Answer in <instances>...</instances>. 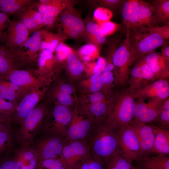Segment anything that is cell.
<instances>
[{
	"label": "cell",
	"instance_id": "6da1fadb",
	"mask_svg": "<svg viewBox=\"0 0 169 169\" xmlns=\"http://www.w3.org/2000/svg\"><path fill=\"white\" fill-rule=\"evenodd\" d=\"M87 145L90 155L107 164L119 150L117 130L110 125L105 119L94 121L83 141Z\"/></svg>",
	"mask_w": 169,
	"mask_h": 169
},
{
	"label": "cell",
	"instance_id": "7a4b0ae2",
	"mask_svg": "<svg viewBox=\"0 0 169 169\" xmlns=\"http://www.w3.org/2000/svg\"><path fill=\"white\" fill-rule=\"evenodd\" d=\"M137 59L155 51L168 41L169 24L151 27H138L126 30Z\"/></svg>",
	"mask_w": 169,
	"mask_h": 169
},
{
	"label": "cell",
	"instance_id": "3957f363",
	"mask_svg": "<svg viewBox=\"0 0 169 169\" xmlns=\"http://www.w3.org/2000/svg\"><path fill=\"white\" fill-rule=\"evenodd\" d=\"M135 105V99L127 89L115 93L106 121L117 130L128 125L133 119Z\"/></svg>",
	"mask_w": 169,
	"mask_h": 169
},
{
	"label": "cell",
	"instance_id": "277c9868",
	"mask_svg": "<svg viewBox=\"0 0 169 169\" xmlns=\"http://www.w3.org/2000/svg\"><path fill=\"white\" fill-rule=\"evenodd\" d=\"M66 138L39 129L28 146L42 162L46 159L61 157Z\"/></svg>",
	"mask_w": 169,
	"mask_h": 169
},
{
	"label": "cell",
	"instance_id": "5b68a950",
	"mask_svg": "<svg viewBox=\"0 0 169 169\" xmlns=\"http://www.w3.org/2000/svg\"><path fill=\"white\" fill-rule=\"evenodd\" d=\"M43 104L37 105L23 120L15 135V140L22 146H29L40 129L48 112Z\"/></svg>",
	"mask_w": 169,
	"mask_h": 169
},
{
	"label": "cell",
	"instance_id": "8992f818",
	"mask_svg": "<svg viewBox=\"0 0 169 169\" xmlns=\"http://www.w3.org/2000/svg\"><path fill=\"white\" fill-rule=\"evenodd\" d=\"M136 56L131 43L126 38L115 50L112 57L114 67L115 82L120 85L125 84L129 80L131 68Z\"/></svg>",
	"mask_w": 169,
	"mask_h": 169
},
{
	"label": "cell",
	"instance_id": "52a82bcc",
	"mask_svg": "<svg viewBox=\"0 0 169 169\" xmlns=\"http://www.w3.org/2000/svg\"><path fill=\"white\" fill-rule=\"evenodd\" d=\"M55 102L52 111L50 113L48 111L40 129L66 139L72 111L69 107Z\"/></svg>",
	"mask_w": 169,
	"mask_h": 169
},
{
	"label": "cell",
	"instance_id": "ba28073f",
	"mask_svg": "<svg viewBox=\"0 0 169 169\" xmlns=\"http://www.w3.org/2000/svg\"><path fill=\"white\" fill-rule=\"evenodd\" d=\"M117 134L119 152L126 161L132 163L142 157L138 137L130 124L118 129Z\"/></svg>",
	"mask_w": 169,
	"mask_h": 169
},
{
	"label": "cell",
	"instance_id": "9c48e42d",
	"mask_svg": "<svg viewBox=\"0 0 169 169\" xmlns=\"http://www.w3.org/2000/svg\"><path fill=\"white\" fill-rule=\"evenodd\" d=\"M94 120L81 108L72 111V116L68 127L66 139L68 141H83L89 134Z\"/></svg>",
	"mask_w": 169,
	"mask_h": 169
},
{
	"label": "cell",
	"instance_id": "30bf717a",
	"mask_svg": "<svg viewBox=\"0 0 169 169\" xmlns=\"http://www.w3.org/2000/svg\"><path fill=\"white\" fill-rule=\"evenodd\" d=\"M40 88L30 90L21 98L18 102L15 110L10 120V124H21L28 113L34 108L44 96L47 88Z\"/></svg>",
	"mask_w": 169,
	"mask_h": 169
},
{
	"label": "cell",
	"instance_id": "8fae6325",
	"mask_svg": "<svg viewBox=\"0 0 169 169\" xmlns=\"http://www.w3.org/2000/svg\"><path fill=\"white\" fill-rule=\"evenodd\" d=\"M90 154L88 147L83 141H68L63 149L61 157L67 169H79Z\"/></svg>",
	"mask_w": 169,
	"mask_h": 169
},
{
	"label": "cell",
	"instance_id": "7c38bea8",
	"mask_svg": "<svg viewBox=\"0 0 169 169\" xmlns=\"http://www.w3.org/2000/svg\"><path fill=\"white\" fill-rule=\"evenodd\" d=\"M51 73L43 76L36 77L29 70L23 69L13 70L2 79L12 82L27 91L44 87L49 80Z\"/></svg>",
	"mask_w": 169,
	"mask_h": 169
},
{
	"label": "cell",
	"instance_id": "4fadbf2b",
	"mask_svg": "<svg viewBox=\"0 0 169 169\" xmlns=\"http://www.w3.org/2000/svg\"><path fill=\"white\" fill-rule=\"evenodd\" d=\"M165 100L155 98L147 103L140 99L135 101L132 120L145 124L153 122L161 112Z\"/></svg>",
	"mask_w": 169,
	"mask_h": 169
},
{
	"label": "cell",
	"instance_id": "5bb4252c",
	"mask_svg": "<svg viewBox=\"0 0 169 169\" xmlns=\"http://www.w3.org/2000/svg\"><path fill=\"white\" fill-rule=\"evenodd\" d=\"M29 63L27 58L19 49L14 50L0 47V79Z\"/></svg>",
	"mask_w": 169,
	"mask_h": 169
},
{
	"label": "cell",
	"instance_id": "9a60e30c",
	"mask_svg": "<svg viewBox=\"0 0 169 169\" xmlns=\"http://www.w3.org/2000/svg\"><path fill=\"white\" fill-rule=\"evenodd\" d=\"M131 93L133 97L143 100L158 98L165 100L169 96V82L167 79H158Z\"/></svg>",
	"mask_w": 169,
	"mask_h": 169
},
{
	"label": "cell",
	"instance_id": "2e32d148",
	"mask_svg": "<svg viewBox=\"0 0 169 169\" xmlns=\"http://www.w3.org/2000/svg\"><path fill=\"white\" fill-rule=\"evenodd\" d=\"M148 124V123H147ZM148 124L132 120L130 124L138 137L141 149L142 156H149L153 153L155 136L152 122Z\"/></svg>",
	"mask_w": 169,
	"mask_h": 169
},
{
	"label": "cell",
	"instance_id": "e0dca14e",
	"mask_svg": "<svg viewBox=\"0 0 169 169\" xmlns=\"http://www.w3.org/2000/svg\"><path fill=\"white\" fill-rule=\"evenodd\" d=\"M8 21L6 47L16 50L21 47L29 38L30 33L21 20H9Z\"/></svg>",
	"mask_w": 169,
	"mask_h": 169
},
{
	"label": "cell",
	"instance_id": "ac0fdd59",
	"mask_svg": "<svg viewBox=\"0 0 169 169\" xmlns=\"http://www.w3.org/2000/svg\"><path fill=\"white\" fill-rule=\"evenodd\" d=\"M160 23L152 13L148 3L141 0L126 30L135 27L160 26Z\"/></svg>",
	"mask_w": 169,
	"mask_h": 169
},
{
	"label": "cell",
	"instance_id": "d6986e66",
	"mask_svg": "<svg viewBox=\"0 0 169 169\" xmlns=\"http://www.w3.org/2000/svg\"><path fill=\"white\" fill-rule=\"evenodd\" d=\"M142 57L158 79L169 78V64L166 62L160 53L154 51Z\"/></svg>",
	"mask_w": 169,
	"mask_h": 169
},
{
	"label": "cell",
	"instance_id": "ffe728a7",
	"mask_svg": "<svg viewBox=\"0 0 169 169\" xmlns=\"http://www.w3.org/2000/svg\"><path fill=\"white\" fill-rule=\"evenodd\" d=\"M60 17L63 31L69 30L79 35L85 32V26L82 19L75 12L71 5L65 9Z\"/></svg>",
	"mask_w": 169,
	"mask_h": 169
},
{
	"label": "cell",
	"instance_id": "44dd1931",
	"mask_svg": "<svg viewBox=\"0 0 169 169\" xmlns=\"http://www.w3.org/2000/svg\"><path fill=\"white\" fill-rule=\"evenodd\" d=\"M113 95L110 98L102 101L82 106L81 108L94 120H101L105 119L111 110Z\"/></svg>",
	"mask_w": 169,
	"mask_h": 169
},
{
	"label": "cell",
	"instance_id": "7402d4cb",
	"mask_svg": "<svg viewBox=\"0 0 169 169\" xmlns=\"http://www.w3.org/2000/svg\"><path fill=\"white\" fill-rule=\"evenodd\" d=\"M41 37L40 30L34 32L20 49L27 58L29 63L37 61L40 51Z\"/></svg>",
	"mask_w": 169,
	"mask_h": 169
},
{
	"label": "cell",
	"instance_id": "603a6c76",
	"mask_svg": "<svg viewBox=\"0 0 169 169\" xmlns=\"http://www.w3.org/2000/svg\"><path fill=\"white\" fill-rule=\"evenodd\" d=\"M136 161L138 169H169V155L142 156Z\"/></svg>",
	"mask_w": 169,
	"mask_h": 169
},
{
	"label": "cell",
	"instance_id": "cb8c5ba5",
	"mask_svg": "<svg viewBox=\"0 0 169 169\" xmlns=\"http://www.w3.org/2000/svg\"><path fill=\"white\" fill-rule=\"evenodd\" d=\"M152 124L155 132L153 153L168 155L169 154V130L159 128Z\"/></svg>",
	"mask_w": 169,
	"mask_h": 169
},
{
	"label": "cell",
	"instance_id": "d4e9b609",
	"mask_svg": "<svg viewBox=\"0 0 169 169\" xmlns=\"http://www.w3.org/2000/svg\"><path fill=\"white\" fill-rule=\"evenodd\" d=\"M148 3L154 15L161 23H169V0H153Z\"/></svg>",
	"mask_w": 169,
	"mask_h": 169
},
{
	"label": "cell",
	"instance_id": "484cf974",
	"mask_svg": "<svg viewBox=\"0 0 169 169\" xmlns=\"http://www.w3.org/2000/svg\"><path fill=\"white\" fill-rule=\"evenodd\" d=\"M40 51L47 49L54 53L57 45L65 39L64 36L59 33H54L45 29L40 30Z\"/></svg>",
	"mask_w": 169,
	"mask_h": 169
},
{
	"label": "cell",
	"instance_id": "4316f807",
	"mask_svg": "<svg viewBox=\"0 0 169 169\" xmlns=\"http://www.w3.org/2000/svg\"><path fill=\"white\" fill-rule=\"evenodd\" d=\"M30 0H0V9L10 14L20 13L27 6L32 3Z\"/></svg>",
	"mask_w": 169,
	"mask_h": 169
},
{
	"label": "cell",
	"instance_id": "83f0119b",
	"mask_svg": "<svg viewBox=\"0 0 169 169\" xmlns=\"http://www.w3.org/2000/svg\"><path fill=\"white\" fill-rule=\"evenodd\" d=\"M13 135L9 125L0 130V157L6 155L13 147Z\"/></svg>",
	"mask_w": 169,
	"mask_h": 169
},
{
	"label": "cell",
	"instance_id": "f1b7e54d",
	"mask_svg": "<svg viewBox=\"0 0 169 169\" xmlns=\"http://www.w3.org/2000/svg\"><path fill=\"white\" fill-rule=\"evenodd\" d=\"M54 58L53 53L48 49L40 51L37 60L38 68L34 73L41 76L45 69L52 68L54 63Z\"/></svg>",
	"mask_w": 169,
	"mask_h": 169
},
{
	"label": "cell",
	"instance_id": "f546056e",
	"mask_svg": "<svg viewBox=\"0 0 169 169\" xmlns=\"http://www.w3.org/2000/svg\"><path fill=\"white\" fill-rule=\"evenodd\" d=\"M85 26V32L93 44L99 46L105 42L106 37L101 33L99 25L96 22H88Z\"/></svg>",
	"mask_w": 169,
	"mask_h": 169
},
{
	"label": "cell",
	"instance_id": "4dcf8cb0",
	"mask_svg": "<svg viewBox=\"0 0 169 169\" xmlns=\"http://www.w3.org/2000/svg\"><path fill=\"white\" fill-rule=\"evenodd\" d=\"M45 4L49 13L56 18L67 8L71 5L69 1L60 0H40Z\"/></svg>",
	"mask_w": 169,
	"mask_h": 169
},
{
	"label": "cell",
	"instance_id": "1f68e13d",
	"mask_svg": "<svg viewBox=\"0 0 169 169\" xmlns=\"http://www.w3.org/2000/svg\"><path fill=\"white\" fill-rule=\"evenodd\" d=\"M67 71L74 77L79 76L84 70L83 65L74 52L70 53L66 59Z\"/></svg>",
	"mask_w": 169,
	"mask_h": 169
},
{
	"label": "cell",
	"instance_id": "d6a6232c",
	"mask_svg": "<svg viewBox=\"0 0 169 169\" xmlns=\"http://www.w3.org/2000/svg\"><path fill=\"white\" fill-rule=\"evenodd\" d=\"M130 76V86L127 89L128 91L132 93L145 86L140 67L136 63L131 69Z\"/></svg>",
	"mask_w": 169,
	"mask_h": 169
},
{
	"label": "cell",
	"instance_id": "836d02e7",
	"mask_svg": "<svg viewBox=\"0 0 169 169\" xmlns=\"http://www.w3.org/2000/svg\"><path fill=\"white\" fill-rule=\"evenodd\" d=\"M141 0H125L122 8L123 25L125 29L140 4Z\"/></svg>",
	"mask_w": 169,
	"mask_h": 169
},
{
	"label": "cell",
	"instance_id": "e575fe53",
	"mask_svg": "<svg viewBox=\"0 0 169 169\" xmlns=\"http://www.w3.org/2000/svg\"><path fill=\"white\" fill-rule=\"evenodd\" d=\"M105 169H138L121 155L119 150L110 158Z\"/></svg>",
	"mask_w": 169,
	"mask_h": 169
},
{
	"label": "cell",
	"instance_id": "d590c367",
	"mask_svg": "<svg viewBox=\"0 0 169 169\" xmlns=\"http://www.w3.org/2000/svg\"><path fill=\"white\" fill-rule=\"evenodd\" d=\"M152 123L159 128L169 130V97L164 101L161 112Z\"/></svg>",
	"mask_w": 169,
	"mask_h": 169
},
{
	"label": "cell",
	"instance_id": "8d00e7d4",
	"mask_svg": "<svg viewBox=\"0 0 169 169\" xmlns=\"http://www.w3.org/2000/svg\"><path fill=\"white\" fill-rule=\"evenodd\" d=\"M100 53L98 46L93 44L89 43L82 46L79 49L78 53L84 61L87 62L92 58L98 56Z\"/></svg>",
	"mask_w": 169,
	"mask_h": 169
},
{
	"label": "cell",
	"instance_id": "74e56055",
	"mask_svg": "<svg viewBox=\"0 0 169 169\" xmlns=\"http://www.w3.org/2000/svg\"><path fill=\"white\" fill-rule=\"evenodd\" d=\"M136 63L140 67L145 86L158 79L142 57L137 59Z\"/></svg>",
	"mask_w": 169,
	"mask_h": 169
},
{
	"label": "cell",
	"instance_id": "f35d334b",
	"mask_svg": "<svg viewBox=\"0 0 169 169\" xmlns=\"http://www.w3.org/2000/svg\"><path fill=\"white\" fill-rule=\"evenodd\" d=\"M18 102L7 101L0 97V108L3 112V116L9 125L11 117L15 111Z\"/></svg>",
	"mask_w": 169,
	"mask_h": 169
},
{
	"label": "cell",
	"instance_id": "ab89813d",
	"mask_svg": "<svg viewBox=\"0 0 169 169\" xmlns=\"http://www.w3.org/2000/svg\"><path fill=\"white\" fill-rule=\"evenodd\" d=\"M28 6L20 13V20L27 28L30 34L39 30L28 11Z\"/></svg>",
	"mask_w": 169,
	"mask_h": 169
},
{
	"label": "cell",
	"instance_id": "60d3db41",
	"mask_svg": "<svg viewBox=\"0 0 169 169\" xmlns=\"http://www.w3.org/2000/svg\"><path fill=\"white\" fill-rule=\"evenodd\" d=\"M93 16L96 23L100 25L104 22L110 21L113 16V13L110 10L100 7L95 10Z\"/></svg>",
	"mask_w": 169,
	"mask_h": 169
},
{
	"label": "cell",
	"instance_id": "b9f144b4",
	"mask_svg": "<svg viewBox=\"0 0 169 169\" xmlns=\"http://www.w3.org/2000/svg\"><path fill=\"white\" fill-rule=\"evenodd\" d=\"M104 165L100 160L94 158L89 154L81 164L79 169H105Z\"/></svg>",
	"mask_w": 169,
	"mask_h": 169
},
{
	"label": "cell",
	"instance_id": "7bdbcfd3",
	"mask_svg": "<svg viewBox=\"0 0 169 169\" xmlns=\"http://www.w3.org/2000/svg\"><path fill=\"white\" fill-rule=\"evenodd\" d=\"M55 57L58 61L66 60L69 54L73 52L72 48L63 42L60 43L56 47L54 51Z\"/></svg>",
	"mask_w": 169,
	"mask_h": 169
},
{
	"label": "cell",
	"instance_id": "ee69618b",
	"mask_svg": "<svg viewBox=\"0 0 169 169\" xmlns=\"http://www.w3.org/2000/svg\"><path fill=\"white\" fill-rule=\"evenodd\" d=\"M38 10L42 17L43 22L45 26H51L54 23L56 18L51 16L48 13L45 5L39 1L36 3Z\"/></svg>",
	"mask_w": 169,
	"mask_h": 169
},
{
	"label": "cell",
	"instance_id": "f6af8a7d",
	"mask_svg": "<svg viewBox=\"0 0 169 169\" xmlns=\"http://www.w3.org/2000/svg\"><path fill=\"white\" fill-rule=\"evenodd\" d=\"M99 25L101 33L106 37L120 30L122 26L121 24L110 21L104 22Z\"/></svg>",
	"mask_w": 169,
	"mask_h": 169
},
{
	"label": "cell",
	"instance_id": "bcb514c9",
	"mask_svg": "<svg viewBox=\"0 0 169 169\" xmlns=\"http://www.w3.org/2000/svg\"><path fill=\"white\" fill-rule=\"evenodd\" d=\"M43 166L48 169H67L61 156L45 160L42 162Z\"/></svg>",
	"mask_w": 169,
	"mask_h": 169
},
{
	"label": "cell",
	"instance_id": "7dc6e473",
	"mask_svg": "<svg viewBox=\"0 0 169 169\" xmlns=\"http://www.w3.org/2000/svg\"><path fill=\"white\" fill-rule=\"evenodd\" d=\"M0 97L9 101L18 102L21 96L17 93L12 90L5 85L0 83Z\"/></svg>",
	"mask_w": 169,
	"mask_h": 169
},
{
	"label": "cell",
	"instance_id": "c3c4849f",
	"mask_svg": "<svg viewBox=\"0 0 169 169\" xmlns=\"http://www.w3.org/2000/svg\"><path fill=\"white\" fill-rule=\"evenodd\" d=\"M90 90L92 93L104 89L101 74H93L90 78Z\"/></svg>",
	"mask_w": 169,
	"mask_h": 169
},
{
	"label": "cell",
	"instance_id": "681fc988",
	"mask_svg": "<svg viewBox=\"0 0 169 169\" xmlns=\"http://www.w3.org/2000/svg\"><path fill=\"white\" fill-rule=\"evenodd\" d=\"M53 96L57 100L56 101L60 104L68 107L73 104V100L71 95L54 91Z\"/></svg>",
	"mask_w": 169,
	"mask_h": 169
},
{
	"label": "cell",
	"instance_id": "f907efd6",
	"mask_svg": "<svg viewBox=\"0 0 169 169\" xmlns=\"http://www.w3.org/2000/svg\"><path fill=\"white\" fill-rule=\"evenodd\" d=\"M125 0H103L98 1L100 7L110 9H119L122 8Z\"/></svg>",
	"mask_w": 169,
	"mask_h": 169
},
{
	"label": "cell",
	"instance_id": "816d5d0a",
	"mask_svg": "<svg viewBox=\"0 0 169 169\" xmlns=\"http://www.w3.org/2000/svg\"><path fill=\"white\" fill-rule=\"evenodd\" d=\"M32 4L28 6V9L39 30L45 25L43 22L40 13L38 10L33 9L34 6L32 7L33 5H31Z\"/></svg>",
	"mask_w": 169,
	"mask_h": 169
},
{
	"label": "cell",
	"instance_id": "f5cc1de1",
	"mask_svg": "<svg viewBox=\"0 0 169 169\" xmlns=\"http://www.w3.org/2000/svg\"><path fill=\"white\" fill-rule=\"evenodd\" d=\"M102 79L104 85V89H110L114 77L112 71L104 70L101 74Z\"/></svg>",
	"mask_w": 169,
	"mask_h": 169
},
{
	"label": "cell",
	"instance_id": "db71d44e",
	"mask_svg": "<svg viewBox=\"0 0 169 169\" xmlns=\"http://www.w3.org/2000/svg\"><path fill=\"white\" fill-rule=\"evenodd\" d=\"M107 63L104 57H99L93 69V74H101L104 71Z\"/></svg>",
	"mask_w": 169,
	"mask_h": 169
},
{
	"label": "cell",
	"instance_id": "11a10c76",
	"mask_svg": "<svg viewBox=\"0 0 169 169\" xmlns=\"http://www.w3.org/2000/svg\"><path fill=\"white\" fill-rule=\"evenodd\" d=\"M54 91L71 95L73 93L74 89L70 84L67 83H63L56 87Z\"/></svg>",
	"mask_w": 169,
	"mask_h": 169
},
{
	"label": "cell",
	"instance_id": "9f6ffc18",
	"mask_svg": "<svg viewBox=\"0 0 169 169\" xmlns=\"http://www.w3.org/2000/svg\"><path fill=\"white\" fill-rule=\"evenodd\" d=\"M9 20L8 16L6 13L0 12V34L4 40H6V35L4 32L5 24Z\"/></svg>",
	"mask_w": 169,
	"mask_h": 169
},
{
	"label": "cell",
	"instance_id": "6f0895ef",
	"mask_svg": "<svg viewBox=\"0 0 169 169\" xmlns=\"http://www.w3.org/2000/svg\"><path fill=\"white\" fill-rule=\"evenodd\" d=\"M17 162L12 160H6L0 165V169H20Z\"/></svg>",
	"mask_w": 169,
	"mask_h": 169
},
{
	"label": "cell",
	"instance_id": "680465c9",
	"mask_svg": "<svg viewBox=\"0 0 169 169\" xmlns=\"http://www.w3.org/2000/svg\"><path fill=\"white\" fill-rule=\"evenodd\" d=\"M160 53L161 56L166 62L169 64V42L161 47Z\"/></svg>",
	"mask_w": 169,
	"mask_h": 169
},
{
	"label": "cell",
	"instance_id": "91938a15",
	"mask_svg": "<svg viewBox=\"0 0 169 169\" xmlns=\"http://www.w3.org/2000/svg\"><path fill=\"white\" fill-rule=\"evenodd\" d=\"M35 158L32 159L29 161L28 166H29L30 169H34L35 168L37 162L36 159Z\"/></svg>",
	"mask_w": 169,
	"mask_h": 169
},
{
	"label": "cell",
	"instance_id": "94428289",
	"mask_svg": "<svg viewBox=\"0 0 169 169\" xmlns=\"http://www.w3.org/2000/svg\"><path fill=\"white\" fill-rule=\"evenodd\" d=\"M0 123L9 124L6 120L0 115Z\"/></svg>",
	"mask_w": 169,
	"mask_h": 169
},
{
	"label": "cell",
	"instance_id": "6125c7cd",
	"mask_svg": "<svg viewBox=\"0 0 169 169\" xmlns=\"http://www.w3.org/2000/svg\"><path fill=\"white\" fill-rule=\"evenodd\" d=\"M21 169H30L28 165H23L21 166Z\"/></svg>",
	"mask_w": 169,
	"mask_h": 169
},
{
	"label": "cell",
	"instance_id": "be15d7a7",
	"mask_svg": "<svg viewBox=\"0 0 169 169\" xmlns=\"http://www.w3.org/2000/svg\"><path fill=\"white\" fill-rule=\"evenodd\" d=\"M7 125H8V124L0 123V130L5 126Z\"/></svg>",
	"mask_w": 169,
	"mask_h": 169
},
{
	"label": "cell",
	"instance_id": "e7e4bbea",
	"mask_svg": "<svg viewBox=\"0 0 169 169\" xmlns=\"http://www.w3.org/2000/svg\"><path fill=\"white\" fill-rule=\"evenodd\" d=\"M4 40L0 34V41Z\"/></svg>",
	"mask_w": 169,
	"mask_h": 169
},
{
	"label": "cell",
	"instance_id": "03108f58",
	"mask_svg": "<svg viewBox=\"0 0 169 169\" xmlns=\"http://www.w3.org/2000/svg\"></svg>",
	"mask_w": 169,
	"mask_h": 169
}]
</instances>
